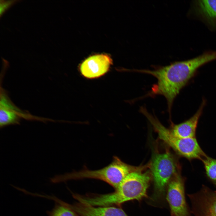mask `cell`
<instances>
[{
    "mask_svg": "<svg viewBox=\"0 0 216 216\" xmlns=\"http://www.w3.org/2000/svg\"><path fill=\"white\" fill-rule=\"evenodd\" d=\"M155 195L164 192L167 184L176 174L180 173L179 166L169 152L154 154L150 165Z\"/></svg>",
    "mask_w": 216,
    "mask_h": 216,
    "instance_id": "obj_4",
    "label": "cell"
},
{
    "mask_svg": "<svg viewBox=\"0 0 216 216\" xmlns=\"http://www.w3.org/2000/svg\"><path fill=\"white\" fill-rule=\"evenodd\" d=\"M185 180L180 173L175 175L168 183L166 199L171 216H190L185 196Z\"/></svg>",
    "mask_w": 216,
    "mask_h": 216,
    "instance_id": "obj_5",
    "label": "cell"
},
{
    "mask_svg": "<svg viewBox=\"0 0 216 216\" xmlns=\"http://www.w3.org/2000/svg\"><path fill=\"white\" fill-rule=\"evenodd\" d=\"M112 63V59L108 55H95L88 57L82 62L80 70L82 74L87 78H96L106 73Z\"/></svg>",
    "mask_w": 216,
    "mask_h": 216,
    "instance_id": "obj_8",
    "label": "cell"
},
{
    "mask_svg": "<svg viewBox=\"0 0 216 216\" xmlns=\"http://www.w3.org/2000/svg\"><path fill=\"white\" fill-rule=\"evenodd\" d=\"M201 161L207 178L216 186V159L207 156Z\"/></svg>",
    "mask_w": 216,
    "mask_h": 216,
    "instance_id": "obj_13",
    "label": "cell"
},
{
    "mask_svg": "<svg viewBox=\"0 0 216 216\" xmlns=\"http://www.w3.org/2000/svg\"><path fill=\"white\" fill-rule=\"evenodd\" d=\"M140 168L129 165L114 156L110 164L101 169L91 170L85 168L79 171L56 175L50 180L52 183H57L71 180L94 179L104 181L116 189L129 174Z\"/></svg>",
    "mask_w": 216,
    "mask_h": 216,
    "instance_id": "obj_2",
    "label": "cell"
},
{
    "mask_svg": "<svg viewBox=\"0 0 216 216\" xmlns=\"http://www.w3.org/2000/svg\"><path fill=\"white\" fill-rule=\"evenodd\" d=\"M17 0H0V17L10 8L13 5L16 4Z\"/></svg>",
    "mask_w": 216,
    "mask_h": 216,
    "instance_id": "obj_14",
    "label": "cell"
},
{
    "mask_svg": "<svg viewBox=\"0 0 216 216\" xmlns=\"http://www.w3.org/2000/svg\"><path fill=\"white\" fill-rule=\"evenodd\" d=\"M0 95V128L19 124L22 118L38 120V118L32 117L17 107L12 102L7 92L1 87Z\"/></svg>",
    "mask_w": 216,
    "mask_h": 216,
    "instance_id": "obj_7",
    "label": "cell"
},
{
    "mask_svg": "<svg viewBox=\"0 0 216 216\" xmlns=\"http://www.w3.org/2000/svg\"><path fill=\"white\" fill-rule=\"evenodd\" d=\"M34 195L45 197L54 200L55 205L50 211H47L48 216H78V214L71 208L70 205L52 196L42 195L35 194Z\"/></svg>",
    "mask_w": 216,
    "mask_h": 216,
    "instance_id": "obj_12",
    "label": "cell"
},
{
    "mask_svg": "<svg viewBox=\"0 0 216 216\" xmlns=\"http://www.w3.org/2000/svg\"><path fill=\"white\" fill-rule=\"evenodd\" d=\"M143 170L130 173L112 193L91 196L80 195L78 197V201L92 206H108L120 205L134 200H139L147 196V190L151 179L149 172H142Z\"/></svg>",
    "mask_w": 216,
    "mask_h": 216,
    "instance_id": "obj_1",
    "label": "cell"
},
{
    "mask_svg": "<svg viewBox=\"0 0 216 216\" xmlns=\"http://www.w3.org/2000/svg\"><path fill=\"white\" fill-rule=\"evenodd\" d=\"M188 196L193 216H216V191L203 185L199 191Z\"/></svg>",
    "mask_w": 216,
    "mask_h": 216,
    "instance_id": "obj_6",
    "label": "cell"
},
{
    "mask_svg": "<svg viewBox=\"0 0 216 216\" xmlns=\"http://www.w3.org/2000/svg\"><path fill=\"white\" fill-rule=\"evenodd\" d=\"M206 104V100L203 99L199 109L192 116L179 124H172L170 130L171 134L174 136L179 138L196 137L199 120Z\"/></svg>",
    "mask_w": 216,
    "mask_h": 216,
    "instance_id": "obj_10",
    "label": "cell"
},
{
    "mask_svg": "<svg viewBox=\"0 0 216 216\" xmlns=\"http://www.w3.org/2000/svg\"><path fill=\"white\" fill-rule=\"evenodd\" d=\"M189 14L203 22L211 30L216 31V0L193 1Z\"/></svg>",
    "mask_w": 216,
    "mask_h": 216,
    "instance_id": "obj_9",
    "label": "cell"
},
{
    "mask_svg": "<svg viewBox=\"0 0 216 216\" xmlns=\"http://www.w3.org/2000/svg\"><path fill=\"white\" fill-rule=\"evenodd\" d=\"M152 124L159 137L173 149L179 155L189 160H201L207 156L195 137L179 138L174 136L170 130L164 127L158 119L154 120Z\"/></svg>",
    "mask_w": 216,
    "mask_h": 216,
    "instance_id": "obj_3",
    "label": "cell"
},
{
    "mask_svg": "<svg viewBox=\"0 0 216 216\" xmlns=\"http://www.w3.org/2000/svg\"><path fill=\"white\" fill-rule=\"evenodd\" d=\"M70 206L80 216H128L122 209L114 207L94 206L80 202Z\"/></svg>",
    "mask_w": 216,
    "mask_h": 216,
    "instance_id": "obj_11",
    "label": "cell"
}]
</instances>
